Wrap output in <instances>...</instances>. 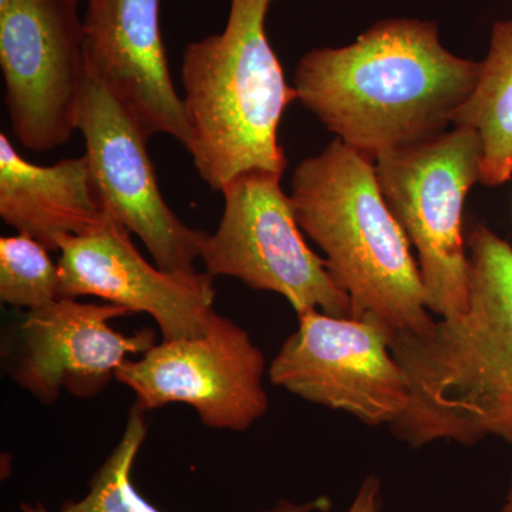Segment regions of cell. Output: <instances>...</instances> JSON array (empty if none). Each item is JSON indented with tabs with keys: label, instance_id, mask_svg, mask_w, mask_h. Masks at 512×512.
<instances>
[{
	"label": "cell",
	"instance_id": "ffe728a7",
	"mask_svg": "<svg viewBox=\"0 0 512 512\" xmlns=\"http://www.w3.org/2000/svg\"><path fill=\"white\" fill-rule=\"evenodd\" d=\"M22 512H50L47 510L45 505L43 504H36V505H29V504H22Z\"/></svg>",
	"mask_w": 512,
	"mask_h": 512
},
{
	"label": "cell",
	"instance_id": "6da1fadb",
	"mask_svg": "<svg viewBox=\"0 0 512 512\" xmlns=\"http://www.w3.org/2000/svg\"><path fill=\"white\" fill-rule=\"evenodd\" d=\"M480 66L448 52L436 23L389 19L352 45L306 53L295 90L339 140L375 160L446 133Z\"/></svg>",
	"mask_w": 512,
	"mask_h": 512
},
{
	"label": "cell",
	"instance_id": "7c38bea8",
	"mask_svg": "<svg viewBox=\"0 0 512 512\" xmlns=\"http://www.w3.org/2000/svg\"><path fill=\"white\" fill-rule=\"evenodd\" d=\"M128 315L133 313L114 303L70 298L28 312L13 379L42 403H55L62 387L82 399L96 396L128 357L156 345L154 330L123 335L111 328V320Z\"/></svg>",
	"mask_w": 512,
	"mask_h": 512
},
{
	"label": "cell",
	"instance_id": "7402d4cb",
	"mask_svg": "<svg viewBox=\"0 0 512 512\" xmlns=\"http://www.w3.org/2000/svg\"><path fill=\"white\" fill-rule=\"evenodd\" d=\"M77 2H80V0H77Z\"/></svg>",
	"mask_w": 512,
	"mask_h": 512
},
{
	"label": "cell",
	"instance_id": "5bb4252c",
	"mask_svg": "<svg viewBox=\"0 0 512 512\" xmlns=\"http://www.w3.org/2000/svg\"><path fill=\"white\" fill-rule=\"evenodd\" d=\"M107 215L86 156L33 164L0 134V217L19 234L57 252L60 238L84 234Z\"/></svg>",
	"mask_w": 512,
	"mask_h": 512
},
{
	"label": "cell",
	"instance_id": "8992f818",
	"mask_svg": "<svg viewBox=\"0 0 512 512\" xmlns=\"http://www.w3.org/2000/svg\"><path fill=\"white\" fill-rule=\"evenodd\" d=\"M281 177L252 170L222 188L220 225L202 242L207 274L237 278L255 291L279 293L296 313L318 309L350 318L349 296L333 281L325 259L306 244Z\"/></svg>",
	"mask_w": 512,
	"mask_h": 512
},
{
	"label": "cell",
	"instance_id": "9c48e42d",
	"mask_svg": "<svg viewBox=\"0 0 512 512\" xmlns=\"http://www.w3.org/2000/svg\"><path fill=\"white\" fill-rule=\"evenodd\" d=\"M265 359L247 330L215 313L207 332L163 340L116 379L133 390L143 412L184 403L212 429L245 431L268 410Z\"/></svg>",
	"mask_w": 512,
	"mask_h": 512
},
{
	"label": "cell",
	"instance_id": "ac0fdd59",
	"mask_svg": "<svg viewBox=\"0 0 512 512\" xmlns=\"http://www.w3.org/2000/svg\"><path fill=\"white\" fill-rule=\"evenodd\" d=\"M380 481L376 477H367L360 485L355 500L346 512H379L380 511Z\"/></svg>",
	"mask_w": 512,
	"mask_h": 512
},
{
	"label": "cell",
	"instance_id": "e0dca14e",
	"mask_svg": "<svg viewBox=\"0 0 512 512\" xmlns=\"http://www.w3.org/2000/svg\"><path fill=\"white\" fill-rule=\"evenodd\" d=\"M29 235L0 238V299L36 311L59 299V265Z\"/></svg>",
	"mask_w": 512,
	"mask_h": 512
},
{
	"label": "cell",
	"instance_id": "9a60e30c",
	"mask_svg": "<svg viewBox=\"0 0 512 512\" xmlns=\"http://www.w3.org/2000/svg\"><path fill=\"white\" fill-rule=\"evenodd\" d=\"M454 126L471 127L483 143L481 183L495 187L512 175V20L495 22L490 52Z\"/></svg>",
	"mask_w": 512,
	"mask_h": 512
},
{
	"label": "cell",
	"instance_id": "4fadbf2b",
	"mask_svg": "<svg viewBox=\"0 0 512 512\" xmlns=\"http://www.w3.org/2000/svg\"><path fill=\"white\" fill-rule=\"evenodd\" d=\"M86 66L147 138L167 134L187 150L190 127L160 30V0H89L83 19Z\"/></svg>",
	"mask_w": 512,
	"mask_h": 512
},
{
	"label": "cell",
	"instance_id": "7a4b0ae2",
	"mask_svg": "<svg viewBox=\"0 0 512 512\" xmlns=\"http://www.w3.org/2000/svg\"><path fill=\"white\" fill-rule=\"evenodd\" d=\"M467 247V311L436 320L426 335L390 336L410 386L409 407L390 430L412 447L487 437L512 444V247L484 225Z\"/></svg>",
	"mask_w": 512,
	"mask_h": 512
},
{
	"label": "cell",
	"instance_id": "ba28073f",
	"mask_svg": "<svg viewBox=\"0 0 512 512\" xmlns=\"http://www.w3.org/2000/svg\"><path fill=\"white\" fill-rule=\"evenodd\" d=\"M299 326L269 367L276 386L308 402L352 414L367 426L400 419L409 380L390 350V333L375 320L298 313Z\"/></svg>",
	"mask_w": 512,
	"mask_h": 512
},
{
	"label": "cell",
	"instance_id": "5b68a950",
	"mask_svg": "<svg viewBox=\"0 0 512 512\" xmlns=\"http://www.w3.org/2000/svg\"><path fill=\"white\" fill-rule=\"evenodd\" d=\"M375 167L387 207L416 248L427 309L440 319L466 312L470 261L463 211L483 174L480 134L454 126L424 143L380 154Z\"/></svg>",
	"mask_w": 512,
	"mask_h": 512
},
{
	"label": "cell",
	"instance_id": "8fae6325",
	"mask_svg": "<svg viewBox=\"0 0 512 512\" xmlns=\"http://www.w3.org/2000/svg\"><path fill=\"white\" fill-rule=\"evenodd\" d=\"M59 248V298L96 296L156 320L163 340L204 335L215 316L214 276L174 274L148 264L113 215L67 235Z\"/></svg>",
	"mask_w": 512,
	"mask_h": 512
},
{
	"label": "cell",
	"instance_id": "30bf717a",
	"mask_svg": "<svg viewBox=\"0 0 512 512\" xmlns=\"http://www.w3.org/2000/svg\"><path fill=\"white\" fill-rule=\"evenodd\" d=\"M77 131L107 212L144 242L158 268L195 274L207 232L187 227L168 207L146 134L89 69Z\"/></svg>",
	"mask_w": 512,
	"mask_h": 512
},
{
	"label": "cell",
	"instance_id": "44dd1931",
	"mask_svg": "<svg viewBox=\"0 0 512 512\" xmlns=\"http://www.w3.org/2000/svg\"><path fill=\"white\" fill-rule=\"evenodd\" d=\"M12 0H0V10L5 9Z\"/></svg>",
	"mask_w": 512,
	"mask_h": 512
},
{
	"label": "cell",
	"instance_id": "2e32d148",
	"mask_svg": "<svg viewBox=\"0 0 512 512\" xmlns=\"http://www.w3.org/2000/svg\"><path fill=\"white\" fill-rule=\"evenodd\" d=\"M143 410L134 404L126 430L110 457L94 474L90 491L83 500L63 504L60 512H163L141 497L131 480V470L144 439L146 421ZM330 508L328 497H319L309 503L296 504L281 501L271 510L262 512H325Z\"/></svg>",
	"mask_w": 512,
	"mask_h": 512
},
{
	"label": "cell",
	"instance_id": "d6986e66",
	"mask_svg": "<svg viewBox=\"0 0 512 512\" xmlns=\"http://www.w3.org/2000/svg\"><path fill=\"white\" fill-rule=\"evenodd\" d=\"M498 512H512V474L510 484H508L507 493H505L504 503Z\"/></svg>",
	"mask_w": 512,
	"mask_h": 512
},
{
	"label": "cell",
	"instance_id": "52a82bcc",
	"mask_svg": "<svg viewBox=\"0 0 512 512\" xmlns=\"http://www.w3.org/2000/svg\"><path fill=\"white\" fill-rule=\"evenodd\" d=\"M77 0H12L0 10V69L15 137L46 153L70 140L86 82Z\"/></svg>",
	"mask_w": 512,
	"mask_h": 512
},
{
	"label": "cell",
	"instance_id": "277c9868",
	"mask_svg": "<svg viewBox=\"0 0 512 512\" xmlns=\"http://www.w3.org/2000/svg\"><path fill=\"white\" fill-rule=\"evenodd\" d=\"M275 0H231L227 26L185 47L181 82L191 154L214 191L252 170L284 174L278 128L295 87L266 36Z\"/></svg>",
	"mask_w": 512,
	"mask_h": 512
},
{
	"label": "cell",
	"instance_id": "3957f363",
	"mask_svg": "<svg viewBox=\"0 0 512 512\" xmlns=\"http://www.w3.org/2000/svg\"><path fill=\"white\" fill-rule=\"evenodd\" d=\"M289 197L299 227L349 296L350 318L375 320L390 336L433 329L412 244L384 201L375 160L336 138L296 167Z\"/></svg>",
	"mask_w": 512,
	"mask_h": 512
}]
</instances>
